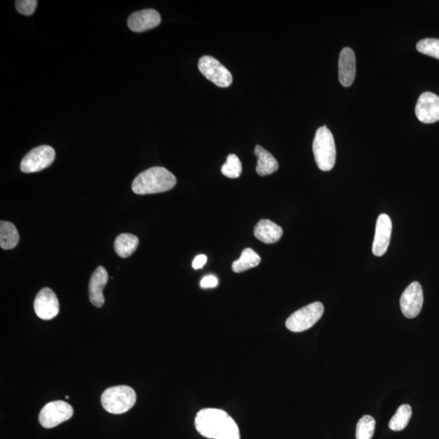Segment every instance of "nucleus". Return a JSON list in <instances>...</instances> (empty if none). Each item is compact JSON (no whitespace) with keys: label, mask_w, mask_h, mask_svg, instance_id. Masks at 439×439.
I'll list each match as a JSON object with an SVG mask.
<instances>
[{"label":"nucleus","mask_w":439,"mask_h":439,"mask_svg":"<svg viewBox=\"0 0 439 439\" xmlns=\"http://www.w3.org/2000/svg\"><path fill=\"white\" fill-rule=\"evenodd\" d=\"M139 239L132 234H122L115 240L114 249L120 257L127 258L131 255L138 247Z\"/></svg>","instance_id":"obj_18"},{"label":"nucleus","mask_w":439,"mask_h":439,"mask_svg":"<svg viewBox=\"0 0 439 439\" xmlns=\"http://www.w3.org/2000/svg\"><path fill=\"white\" fill-rule=\"evenodd\" d=\"M65 398H66L67 399H70L69 395H66V397H65Z\"/></svg>","instance_id":"obj_28"},{"label":"nucleus","mask_w":439,"mask_h":439,"mask_svg":"<svg viewBox=\"0 0 439 439\" xmlns=\"http://www.w3.org/2000/svg\"><path fill=\"white\" fill-rule=\"evenodd\" d=\"M376 427L375 419L365 415L362 417L356 424V439H372Z\"/></svg>","instance_id":"obj_22"},{"label":"nucleus","mask_w":439,"mask_h":439,"mask_svg":"<svg viewBox=\"0 0 439 439\" xmlns=\"http://www.w3.org/2000/svg\"><path fill=\"white\" fill-rule=\"evenodd\" d=\"M33 306L37 316L42 320H51L60 312L59 301L56 294L47 287L38 293Z\"/></svg>","instance_id":"obj_10"},{"label":"nucleus","mask_w":439,"mask_h":439,"mask_svg":"<svg viewBox=\"0 0 439 439\" xmlns=\"http://www.w3.org/2000/svg\"><path fill=\"white\" fill-rule=\"evenodd\" d=\"M19 242L17 230L9 221H0V247L4 250H10L17 247Z\"/></svg>","instance_id":"obj_19"},{"label":"nucleus","mask_w":439,"mask_h":439,"mask_svg":"<svg viewBox=\"0 0 439 439\" xmlns=\"http://www.w3.org/2000/svg\"><path fill=\"white\" fill-rule=\"evenodd\" d=\"M255 237L266 244L278 242L283 235V230L273 221L262 219L259 221L254 228Z\"/></svg>","instance_id":"obj_16"},{"label":"nucleus","mask_w":439,"mask_h":439,"mask_svg":"<svg viewBox=\"0 0 439 439\" xmlns=\"http://www.w3.org/2000/svg\"><path fill=\"white\" fill-rule=\"evenodd\" d=\"M177 178L166 168L153 167L138 175L132 183V190L137 195H152L173 189Z\"/></svg>","instance_id":"obj_2"},{"label":"nucleus","mask_w":439,"mask_h":439,"mask_svg":"<svg viewBox=\"0 0 439 439\" xmlns=\"http://www.w3.org/2000/svg\"><path fill=\"white\" fill-rule=\"evenodd\" d=\"M17 10L25 16H31L38 6L37 0H17L15 2Z\"/></svg>","instance_id":"obj_25"},{"label":"nucleus","mask_w":439,"mask_h":439,"mask_svg":"<svg viewBox=\"0 0 439 439\" xmlns=\"http://www.w3.org/2000/svg\"><path fill=\"white\" fill-rule=\"evenodd\" d=\"M72 415H74V409L71 405L58 400V401L48 403L42 408L38 421L42 427L51 429L67 421Z\"/></svg>","instance_id":"obj_8"},{"label":"nucleus","mask_w":439,"mask_h":439,"mask_svg":"<svg viewBox=\"0 0 439 439\" xmlns=\"http://www.w3.org/2000/svg\"><path fill=\"white\" fill-rule=\"evenodd\" d=\"M323 313L324 306L321 302L310 303L289 316L286 321V326L289 330L295 333L306 331L321 319Z\"/></svg>","instance_id":"obj_5"},{"label":"nucleus","mask_w":439,"mask_h":439,"mask_svg":"<svg viewBox=\"0 0 439 439\" xmlns=\"http://www.w3.org/2000/svg\"><path fill=\"white\" fill-rule=\"evenodd\" d=\"M417 118L423 123L431 124L439 120V97L431 93L420 95L415 109Z\"/></svg>","instance_id":"obj_11"},{"label":"nucleus","mask_w":439,"mask_h":439,"mask_svg":"<svg viewBox=\"0 0 439 439\" xmlns=\"http://www.w3.org/2000/svg\"><path fill=\"white\" fill-rule=\"evenodd\" d=\"M207 258L205 255H199L193 260L192 267L195 269H200L205 266L207 263Z\"/></svg>","instance_id":"obj_27"},{"label":"nucleus","mask_w":439,"mask_h":439,"mask_svg":"<svg viewBox=\"0 0 439 439\" xmlns=\"http://www.w3.org/2000/svg\"><path fill=\"white\" fill-rule=\"evenodd\" d=\"M356 61L355 53L351 48L342 50L339 61L340 81L344 88H349L356 78Z\"/></svg>","instance_id":"obj_15"},{"label":"nucleus","mask_w":439,"mask_h":439,"mask_svg":"<svg viewBox=\"0 0 439 439\" xmlns=\"http://www.w3.org/2000/svg\"><path fill=\"white\" fill-rule=\"evenodd\" d=\"M423 303V289L418 282L410 284L400 298V308L403 314L409 319H413L420 314Z\"/></svg>","instance_id":"obj_9"},{"label":"nucleus","mask_w":439,"mask_h":439,"mask_svg":"<svg viewBox=\"0 0 439 439\" xmlns=\"http://www.w3.org/2000/svg\"><path fill=\"white\" fill-rule=\"evenodd\" d=\"M417 49L422 54L439 60V40L438 38H424L417 42Z\"/></svg>","instance_id":"obj_24"},{"label":"nucleus","mask_w":439,"mask_h":439,"mask_svg":"<svg viewBox=\"0 0 439 439\" xmlns=\"http://www.w3.org/2000/svg\"><path fill=\"white\" fill-rule=\"evenodd\" d=\"M413 415L412 408L409 404H403L389 422V428L393 431H401L408 426Z\"/></svg>","instance_id":"obj_21"},{"label":"nucleus","mask_w":439,"mask_h":439,"mask_svg":"<svg viewBox=\"0 0 439 439\" xmlns=\"http://www.w3.org/2000/svg\"><path fill=\"white\" fill-rule=\"evenodd\" d=\"M221 171L225 177L238 178L243 171L242 163H241L237 156L234 155V154H230L226 163L221 167Z\"/></svg>","instance_id":"obj_23"},{"label":"nucleus","mask_w":439,"mask_h":439,"mask_svg":"<svg viewBox=\"0 0 439 439\" xmlns=\"http://www.w3.org/2000/svg\"><path fill=\"white\" fill-rule=\"evenodd\" d=\"M255 155L257 157V173L260 176H268L278 171L279 165L276 159L260 145L255 147Z\"/></svg>","instance_id":"obj_17"},{"label":"nucleus","mask_w":439,"mask_h":439,"mask_svg":"<svg viewBox=\"0 0 439 439\" xmlns=\"http://www.w3.org/2000/svg\"><path fill=\"white\" fill-rule=\"evenodd\" d=\"M201 74L219 88H228L233 83L231 72L215 58L205 56L198 64Z\"/></svg>","instance_id":"obj_6"},{"label":"nucleus","mask_w":439,"mask_h":439,"mask_svg":"<svg viewBox=\"0 0 439 439\" xmlns=\"http://www.w3.org/2000/svg\"><path fill=\"white\" fill-rule=\"evenodd\" d=\"M136 399V393L133 388L128 385H115L104 390L101 397V404L106 411L118 415L131 409Z\"/></svg>","instance_id":"obj_4"},{"label":"nucleus","mask_w":439,"mask_h":439,"mask_svg":"<svg viewBox=\"0 0 439 439\" xmlns=\"http://www.w3.org/2000/svg\"><path fill=\"white\" fill-rule=\"evenodd\" d=\"M392 223L387 214H381L376 224L375 237L372 252L376 257H381L387 253L392 237Z\"/></svg>","instance_id":"obj_12"},{"label":"nucleus","mask_w":439,"mask_h":439,"mask_svg":"<svg viewBox=\"0 0 439 439\" xmlns=\"http://www.w3.org/2000/svg\"><path fill=\"white\" fill-rule=\"evenodd\" d=\"M217 285H218V279L215 276H212V275L205 277L200 282V287L202 288H214L217 287Z\"/></svg>","instance_id":"obj_26"},{"label":"nucleus","mask_w":439,"mask_h":439,"mask_svg":"<svg viewBox=\"0 0 439 439\" xmlns=\"http://www.w3.org/2000/svg\"><path fill=\"white\" fill-rule=\"evenodd\" d=\"M108 282V272L103 266H99L91 275L89 283V298L94 306L101 308L104 305L105 298L103 292Z\"/></svg>","instance_id":"obj_14"},{"label":"nucleus","mask_w":439,"mask_h":439,"mask_svg":"<svg viewBox=\"0 0 439 439\" xmlns=\"http://www.w3.org/2000/svg\"><path fill=\"white\" fill-rule=\"evenodd\" d=\"M313 154L318 168L330 171L336 161V147L334 136L326 125L317 130L312 144Z\"/></svg>","instance_id":"obj_3"},{"label":"nucleus","mask_w":439,"mask_h":439,"mask_svg":"<svg viewBox=\"0 0 439 439\" xmlns=\"http://www.w3.org/2000/svg\"><path fill=\"white\" fill-rule=\"evenodd\" d=\"M195 426L202 437L209 439H240L237 423L224 410L201 409L196 414Z\"/></svg>","instance_id":"obj_1"},{"label":"nucleus","mask_w":439,"mask_h":439,"mask_svg":"<svg viewBox=\"0 0 439 439\" xmlns=\"http://www.w3.org/2000/svg\"><path fill=\"white\" fill-rule=\"evenodd\" d=\"M262 258L252 248H246L239 260L232 264V269L234 273H243L250 269L258 266Z\"/></svg>","instance_id":"obj_20"},{"label":"nucleus","mask_w":439,"mask_h":439,"mask_svg":"<svg viewBox=\"0 0 439 439\" xmlns=\"http://www.w3.org/2000/svg\"><path fill=\"white\" fill-rule=\"evenodd\" d=\"M161 17L154 9H144L135 12L128 18V26L134 32L141 33L160 25Z\"/></svg>","instance_id":"obj_13"},{"label":"nucleus","mask_w":439,"mask_h":439,"mask_svg":"<svg viewBox=\"0 0 439 439\" xmlns=\"http://www.w3.org/2000/svg\"><path fill=\"white\" fill-rule=\"evenodd\" d=\"M56 158L54 149L47 145L37 147L22 159L21 170L26 173L40 172L49 167Z\"/></svg>","instance_id":"obj_7"}]
</instances>
